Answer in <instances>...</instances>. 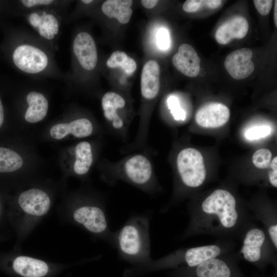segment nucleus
I'll list each match as a JSON object with an SVG mask.
<instances>
[{"label": "nucleus", "mask_w": 277, "mask_h": 277, "mask_svg": "<svg viewBox=\"0 0 277 277\" xmlns=\"http://www.w3.org/2000/svg\"><path fill=\"white\" fill-rule=\"evenodd\" d=\"M189 222L180 239L211 235L219 239L241 240L254 220L231 191L217 188L188 208Z\"/></svg>", "instance_id": "nucleus-1"}, {"label": "nucleus", "mask_w": 277, "mask_h": 277, "mask_svg": "<svg viewBox=\"0 0 277 277\" xmlns=\"http://www.w3.org/2000/svg\"><path fill=\"white\" fill-rule=\"evenodd\" d=\"M150 218V213L132 215L114 232V248L121 258L134 263L151 260Z\"/></svg>", "instance_id": "nucleus-2"}, {"label": "nucleus", "mask_w": 277, "mask_h": 277, "mask_svg": "<svg viewBox=\"0 0 277 277\" xmlns=\"http://www.w3.org/2000/svg\"><path fill=\"white\" fill-rule=\"evenodd\" d=\"M233 240L219 239L214 243L194 247L180 248L156 261H149L161 268L193 267L208 260L234 251Z\"/></svg>", "instance_id": "nucleus-3"}, {"label": "nucleus", "mask_w": 277, "mask_h": 277, "mask_svg": "<svg viewBox=\"0 0 277 277\" xmlns=\"http://www.w3.org/2000/svg\"><path fill=\"white\" fill-rule=\"evenodd\" d=\"M240 241L241 247L237 252L240 260H244L261 269L269 265L276 269L277 249L263 227L253 222L246 229Z\"/></svg>", "instance_id": "nucleus-4"}, {"label": "nucleus", "mask_w": 277, "mask_h": 277, "mask_svg": "<svg viewBox=\"0 0 277 277\" xmlns=\"http://www.w3.org/2000/svg\"><path fill=\"white\" fill-rule=\"evenodd\" d=\"M237 252L232 251L208 260L193 267L178 269L180 277H246L240 270Z\"/></svg>", "instance_id": "nucleus-5"}, {"label": "nucleus", "mask_w": 277, "mask_h": 277, "mask_svg": "<svg viewBox=\"0 0 277 277\" xmlns=\"http://www.w3.org/2000/svg\"><path fill=\"white\" fill-rule=\"evenodd\" d=\"M177 168L182 184L185 188L201 186L206 178V170L202 154L197 150L187 148L177 157Z\"/></svg>", "instance_id": "nucleus-6"}, {"label": "nucleus", "mask_w": 277, "mask_h": 277, "mask_svg": "<svg viewBox=\"0 0 277 277\" xmlns=\"http://www.w3.org/2000/svg\"><path fill=\"white\" fill-rule=\"evenodd\" d=\"M12 59L19 70L30 74L43 71L48 64L47 54L41 49L29 44L17 46L13 51Z\"/></svg>", "instance_id": "nucleus-7"}, {"label": "nucleus", "mask_w": 277, "mask_h": 277, "mask_svg": "<svg viewBox=\"0 0 277 277\" xmlns=\"http://www.w3.org/2000/svg\"><path fill=\"white\" fill-rule=\"evenodd\" d=\"M124 177L131 184L147 190H151L152 169L150 162L145 156H132L124 164Z\"/></svg>", "instance_id": "nucleus-8"}, {"label": "nucleus", "mask_w": 277, "mask_h": 277, "mask_svg": "<svg viewBox=\"0 0 277 277\" xmlns=\"http://www.w3.org/2000/svg\"><path fill=\"white\" fill-rule=\"evenodd\" d=\"M252 56V51L249 48H244L234 50L226 57L224 61L225 69L234 79H244L254 70Z\"/></svg>", "instance_id": "nucleus-9"}, {"label": "nucleus", "mask_w": 277, "mask_h": 277, "mask_svg": "<svg viewBox=\"0 0 277 277\" xmlns=\"http://www.w3.org/2000/svg\"><path fill=\"white\" fill-rule=\"evenodd\" d=\"M73 50L81 66L87 70H92L96 66L97 52L92 37L86 32H81L75 36Z\"/></svg>", "instance_id": "nucleus-10"}, {"label": "nucleus", "mask_w": 277, "mask_h": 277, "mask_svg": "<svg viewBox=\"0 0 277 277\" xmlns=\"http://www.w3.org/2000/svg\"><path fill=\"white\" fill-rule=\"evenodd\" d=\"M230 117V111L225 105L211 103L202 107L196 112L195 121L200 126L215 128L225 125Z\"/></svg>", "instance_id": "nucleus-11"}, {"label": "nucleus", "mask_w": 277, "mask_h": 277, "mask_svg": "<svg viewBox=\"0 0 277 277\" xmlns=\"http://www.w3.org/2000/svg\"><path fill=\"white\" fill-rule=\"evenodd\" d=\"M254 220L261 222L274 247L277 249V212L270 203H253L248 207Z\"/></svg>", "instance_id": "nucleus-12"}, {"label": "nucleus", "mask_w": 277, "mask_h": 277, "mask_svg": "<svg viewBox=\"0 0 277 277\" xmlns=\"http://www.w3.org/2000/svg\"><path fill=\"white\" fill-rule=\"evenodd\" d=\"M18 204L26 213L42 216L46 214L50 207V200L44 191L32 188L22 192L18 200Z\"/></svg>", "instance_id": "nucleus-13"}, {"label": "nucleus", "mask_w": 277, "mask_h": 277, "mask_svg": "<svg viewBox=\"0 0 277 277\" xmlns=\"http://www.w3.org/2000/svg\"><path fill=\"white\" fill-rule=\"evenodd\" d=\"M172 62L175 68L186 76L195 77L200 72L201 59L194 49L188 44L179 47Z\"/></svg>", "instance_id": "nucleus-14"}, {"label": "nucleus", "mask_w": 277, "mask_h": 277, "mask_svg": "<svg viewBox=\"0 0 277 277\" xmlns=\"http://www.w3.org/2000/svg\"><path fill=\"white\" fill-rule=\"evenodd\" d=\"M248 29L249 24L245 17L234 16L223 23L217 29L215 34V39L219 44L226 45L234 38H244Z\"/></svg>", "instance_id": "nucleus-15"}, {"label": "nucleus", "mask_w": 277, "mask_h": 277, "mask_svg": "<svg viewBox=\"0 0 277 277\" xmlns=\"http://www.w3.org/2000/svg\"><path fill=\"white\" fill-rule=\"evenodd\" d=\"M125 106V101L120 94L114 92L105 93L102 99L104 115L113 128L121 130L125 126V121L119 110Z\"/></svg>", "instance_id": "nucleus-16"}, {"label": "nucleus", "mask_w": 277, "mask_h": 277, "mask_svg": "<svg viewBox=\"0 0 277 277\" xmlns=\"http://www.w3.org/2000/svg\"><path fill=\"white\" fill-rule=\"evenodd\" d=\"M28 21L39 35L46 39H53L59 32L58 20L52 13L32 12L28 15Z\"/></svg>", "instance_id": "nucleus-17"}, {"label": "nucleus", "mask_w": 277, "mask_h": 277, "mask_svg": "<svg viewBox=\"0 0 277 277\" xmlns=\"http://www.w3.org/2000/svg\"><path fill=\"white\" fill-rule=\"evenodd\" d=\"M160 74V66L155 61L150 60L144 66L141 74V90L145 98L153 99L159 93Z\"/></svg>", "instance_id": "nucleus-18"}, {"label": "nucleus", "mask_w": 277, "mask_h": 277, "mask_svg": "<svg viewBox=\"0 0 277 277\" xmlns=\"http://www.w3.org/2000/svg\"><path fill=\"white\" fill-rule=\"evenodd\" d=\"M93 126L91 122L85 118L76 119L69 123H61L53 126L50 131L51 136L60 140L69 134L76 137H85L92 133Z\"/></svg>", "instance_id": "nucleus-19"}, {"label": "nucleus", "mask_w": 277, "mask_h": 277, "mask_svg": "<svg viewBox=\"0 0 277 277\" xmlns=\"http://www.w3.org/2000/svg\"><path fill=\"white\" fill-rule=\"evenodd\" d=\"M12 266L14 270L24 277H43L49 270L45 262L26 256L17 257Z\"/></svg>", "instance_id": "nucleus-20"}, {"label": "nucleus", "mask_w": 277, "mask_h": 277, "mask_svg": "<svg viewBox=\"0 0 277 277\" xmlns=\"http://www.w3.org/2000/svg\"><path fill=\"white\" fill-rule=\"evenodd\" d=\"M26 99L29 107L25 114L26 121L35 123L43 120L48 109V103L44 95L39 92L31 91Z\"/></svg>", "instance_id": "nucleus-21"}, {"label": "nucleus", "mask_w": 277, "mask_h": 277, "mask_svg": "<svg viewBox=\"0 0 277 277\" xmlns=\"http://www.w3.org/2000/svg\"><path fill=\"white\" fill-rule=\"evenodd\" d=\"M131 0H107L102 5V10L109 18H115L121 24L128 23L131 17Z\"/></svg>", "instance_id": "nucleus-22"}, {"label": "nucleus", "mask_w": 277, "mask_h": 277, "mask_svg": "<svg viewBox=\"0 0 277 277\" xmlns=\"http://www.w3.org/2000/svg\"><path fill=\"white\" fill-rule=\"evenodd\" d=\"M75 153L74 171L78 175H84L89 171L93 162L91 146L87 142H81L76 146Z\"/></svg>", "instance_id": "nucleus-23"}, {"label": "nucleus", "mask_w": 277, "mask_h": 277, "mask_svg": "<svg viewBox=\"0 0 277 277\" xmlns=\"http://www.w3.org/2000/svg\"><path fill=\"white\" fill-rule=\"evenodd\" d=\"M110 68L120 67L127 75H131L136 69V62L132 58L121 51L113 52L106 62Z\"/></svg>", "instance_id": "nucleus-24"}, {"label": "nucleus", "mask_w": 277, "mask_h": 277, "mask_svg": "<svg viewBox=\"0 0 277 277\" xmlns=\"http://www.w3.org/2000/svg\"><path fill=\"white\" fill-rule=\"evenodd\" d=\"M23 165L21 156L11 149L0 147V172H10L19 169Z\"/></svg>", "instance_id": "nucleus-25"}, {"label": "nucleus", "mask_w": 277, "mask_h": 277, "mask_svg": "<svg viewBox=\"0 0 277 277\" xmlns=\"http://www.w3.org/2000/svg\"><path fill=\"white\" fill-rule=\"evenodd\" d=\"M271 131L272 129L269 125H256L247 129L244 136L249 141L257 140L268 136L271 134Z\"/></svg>", "instance_id": "nucleus-26"}, {"label": "nucleus", "mask_w": 277, "mask_h": 277, "mask_svg": "<svg viewBox=\"0 0 277 277\" xmlns=\"http://www.w3.org/2000/svg\"><path fill=\"white\" fill-rule=\"evenodd\" d=\"M271 152L268 149L262 148L256 150L252 155L254 165L260 169H266L271 163Z\"/></svg>", "instance_id": "nucleus-27"}, {"label": "nucleus", "mask_w": 277, "mask_h": 277, "mask_svg": "<svg viewBox=\"0 0 277 277\" xmlns=\"http://www.w3.org/2000/svg\"><path fill=\"white\" fill-rule=\"evenodd\" d=\"M167 102L168 107L171 110L174 119L184 121L186 117V113L180 107L177 98L175 96H170L168 98Z\"/></svg>", "instance_id": "nucleus-28"}, {"label": "nucleus", "mask_w": 277, "mask_h": 277, "mask_svg": "<svg viewBox=\"0 0 277 277\" xmlns=\"http://www.w3.org/2000/svg\"><path fill=\"white\" fill-rule=\"evenodd\" d=\"M156 41L159 47L162 50L167 49L170 45L168 31L165 28H161L157 32Z\"/></svg>", "instance_id": "nucleus-29"}, {"label": "nucleus", "mask_w": 277, "mask_h": 277, "mask_svg": "<svg viewBox=\"0 0 277 277\" xmlns=\"http://www.w3.org/2000/svg\"><path fill=\"white\" fill-rule=\"evenodd\" d=\"M272 2V0H254L253 3L260 14L266 15L271 10Z\"/></svg>", "instance_id": "nucleus-30"}, {"label": "nucleus", "mask_w": 277, "mask_h": 277, "mask_svg": "<svg viewBox=\"0 0 277 277\" xmlns=\"http://www.w3.org/2000/svg\"><path fill=\"white\" fill-rule=\"evenodd\" d=\"M270 169L268 172V180L270 184L276 188L277 187V157L275 156L270 164Z\"/></svg>", "instance_id": "nucleus-31"}, {"label": "nucleus", "mask_w": 277, "mask_h": 277, "mask_svg": "<svg viewBox=\"0 0 277 277\" xmlns=\"http://www.w3.org/2000/svg\"><path fill=\"white\" fill-rule=\"evenodd\" d=\"M203 4V1L201 0H187L183 5L184 11L187 13H194L196 12Z\"/></svg>", "instance_id": "nucleus-32"}, {"label": "nucleus", "mask_w": 277, "mask_h": 277, "mask_svg": "<svg viewBox=\"0 0 277 277\" xmlns=\"http://www.w3.org/2000/svg\"><path fill=\"white\" fill-rule=\"evenodd\" d=\"M22 4L27 8H32L37 6H46L52 4V0H23Z\"/></svg>", "instance_id": "nucleus-33"}, {"label": "nucleus", "mask_w": 277, "mask_h": 277, "mask_svg": "<svg viewBox=\"0 0 277 277\" xmlns=\"http://www.w3.org/2000/svg\"><path fill=\"white\" fill-rule=\"evenodd\" d=\"M222 1L220 0H206L203 1V4L208 8L215 9L222 4Z\"/></svg>", "instance_id": "nucleus-34"}, {"label": "nucleus", "mask_w": 277, "mask_h": 277, "mask_svg": "<svg viewBox=\"0 0 277 277\" xmlns=\"http://www.w3.org/2000/svg\"><path fill=\"white\" fill-rule=\"evenodd\" d=\"M157 0H142L141 3L143 6L147 9H152L154 8L158 3Z\"/></svg>", "instance_id": "nucleus-35"}, {"label": "nucleus", "mask_w": 277, "mask_h": 277, "mask_svg": "<svg viewBox=\"0 0 277 277\" xmlns=\"http://www.w3.org/2000/svg\"><path fill=\"white\" fill-rule=\"evenodd\" d=\"M4 118V109L1 100L0 99V128L2 126Z\"/></svg>", "instance_id": "nucleus-36"}, {"label": "nucleus", "mask_w": 277, "mask_h": 277, "mask_svg": "<svg viewBox=\"0 0 277 277\" xmlns=\"http://www.w3.org/2000/svg\"><path fill=\"white\" fill-rule=\"evenodd\" d=\"M277 1H275V5H274V23L276 27L277 26V18H276V11H277V5H276Z\"/></svg>", "instance_id": "nucleus-37"}, {"label": "nucleus", "mask_w": 277, "mask_h": 277, "mask_svg": "<svg viewBox=\"0 0 277 277\" xmlns=\"http://www.w3.org/2000/svg\"><path fill=\"white\" fill-rule=\"evenodd\" d=\"M252 277H277V272L276 270L275 272L272 275H269V276H264V275H253Z\"/></svg>", "instance_id": "nucleus-38"}, {"label": "nucleus", "mask_w": 277, "mask_h": 277, "mask_svg": "<svg viewBox=\"0 0 277 277\" xmlns=\"http://www.w3.org/2000/svg\"><path fill=\"white\" fill-rule=\"evenodd\" d=\"M93 2L92 0H83L82 1V2H83L84 4H89L90 3H91Z\"/></svg>", "instance_id": "nucleus-39"}]
</instances>
